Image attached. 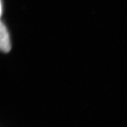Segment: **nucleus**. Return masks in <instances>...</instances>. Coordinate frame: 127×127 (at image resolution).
<instances>
[{"label":"nucleus","mask_w":127,"mask_h":127,"mask_svg":"<svg viewBox=\"0 0 127 127\" xmlns=\"http://www.w3.org/2000/svg\"><path fill=\"white\" fill-rule=\"evenodd\" d=\"M11 49L9 34L5 25L0 21V51L8 52Z\"/></svg>","instance_id":"nucleus-1"},{"label":"nucleus","mask_w":127,"mask_h":127,"mask_svg":"<svg viewBox=\"0 0 127 127\" xmlns=\"http://www.w3.org/2000/svg\"><path fill=\"white\" fill-rule=\"evenodd\" d=\"M2 14V3H1V1H0V15Z\"/></svg>","instance_id":"nucleus-2"}]
</instances>
